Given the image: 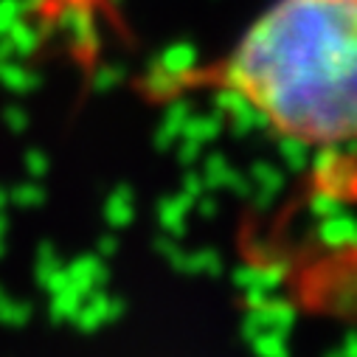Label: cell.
Here are the masks:
<instances>
[{
    "label": "cell",
    "instance_id": "7",
    "mask_svg": "<svg viewBox=\"0 0 357 357\" xmlns=\"http://www.w3.org/2000/svg\"><path fill=\"white\" fill-rule=\"evenodd\" d=\"M62 271V264H59V256H56V250L51 248V245H43L40 248V256H37V279H40V284H45L54 273H59Z\"/></svg>",
    "mask_w": 357,
    "mask_h": 357
},
{
    "label": "cell",
    "instance_id": "5",
    "mask_svg": "<svg viewBox=\"0 0 357 357\" xmlns=\"http://www.w3.org/2000/svg\"><path fill=\"white\" fill-rule=\"evenodd\" d=\"M79 304H82V296H79L70 284L62 287V290H56V293H51V315H54L56 321L73 318V312L79 310Z\"/></svg>",
    "mask_w": 357,
    "mask_h": 357
},
{
    "label": "cell",
    "instance_id": "1",
    "mask_svg": "<svg viewBox=\"0 0 357 357\" xmlns=\"http://www.w3.org/2000/svg\"><path fill=\"white\" fill-rule=\"evenodd\" d=\"M192 87L287 144H357V0H276L217 62H160L146 76L155 99Z\"/></svg>",
    "mask_w": 357,
    "mask_h": 357
},
{
    "label": "cell",
    "instance_id": "3",
    "mask_svg": "<svg viewBox=\"0 0 357 357\" xmlns=\"http://www.w3.org/2000/svg\"><path fill=\"white\" fill-rule=\"evenodd\" d=\"M192 197L189 195H181V197H166L160 206H158V220L163 225V231H169L172 236L183 234L186 231V217H189V208H192Z\"/></svg>",
    "mask_w": 357,
    "mask_h": 357
},
{
    "label": "cell",
    "instance_id": "6",
    "mask_svg": "<svg viewBox=\"0 0 357 357\" xmlns=\"http://www.w3.org/2000/svg\"><path fill=\"white\" fill-rule=\"evenodd\" d=\"M31 315V307L26 301H17V298H0V321L9 324V326H23Z\"/></svg>",
    "mask_w": 357,
    "mask_h": 357
},
{
    "label": "cell",
    "instance_id": "9",
    "mask_svg": "<svg viewBox=\"0 0 357 357\" xmlns=\"http://www.w3.org/2000/svg\"><path fill=\"white\" fill-rule=\"evenodd\" d=\"M113 250H116V239H113V236H102V239H99V253L110 256Z\"/></svg>",
    "mask_w": 357,
    "mask_h": 357
},
{
    "label": "cell",
    "instance_id": "8",
    "mask_svg": "<svg viewBox=\"0 0 357 357\" xmlns=\"http://www.w3.org/2000/svg\"><path fill=\"white\" fill-rule=\"evenodd\" d=\"M9 200H15L17 206H37L43 200V195H40V189L20 186V189H15V197H9Z\"/></svg>",
    "mask_w": 357,
    "mask_h": 357
},
{
    "label": "cell",
    "instance_id": "10",
    "mask_svg": "<svg viewBox=\"0 0 357 357\" xmlns=\"http://www.w3.org/2000/svg\"><path fill=\"white\" fill-rule=\"evenodd\" d=\"M9 203V197H3V192H0V211H3V206Z\"/></svg>",
    "mask_w": 357,
    "mask_h": 357
},
{
    "label": "cell",
    "instance_id": "2",
    "mask_svg": "<svg viewBox=\"0 0 357 357\" xmlns=\"http://www.w3.org/2000/svg\"><path fill=\"white\" fill-rule=\"evenodd\" d=\"M68 271V279H70V287L84 298L91 296L93 290H99V284L107 279V267L102 264L99 256H82L76 259L70 267H65Z\"/></svg>",
    "mask_w": 357,
    "mask_h": 357
},
{
    "label": "cell",
    "instance_id": "4",
    "mask_svg": "<svg viewBox=\"0 0 357 357\" xmlns=\"http://www.w3.org/2000/svg\"><path fill=\"white\" fill-rule=\"evenodd\" d=\"M105 217H107V222L116 225V228L130 225V220H132V197H130L127 192H116L113 197H107Z\"/></svg>",
    "mask_w": 357,
    "mask_h": 357
},
{
    "label": "cell",
    "instance_id": "11",
    "mask_svg": "<svg viewBox=\"0 0 357 357\" xmlns=\"http://www.w3.org/2000/svg\"><path fill=\"white\" fill-rule=\"evenodd\" d=\"M0 298H3V290H0Z\"/></svg>",
    "mask_w": 357,
    "mask_h": 357
}]
</instances>
